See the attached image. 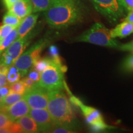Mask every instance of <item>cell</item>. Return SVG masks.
<instances>
[{"instance_id":"1","label":"cell","mask_w":133,"mask_h":133,"mask_svg":"<svg viewBox=\"0 0 133 133\" xmlns=\"http://www.w3.org/2000/svg\"><path fill=\"white\" fill-rule=\"evenodd\" d=\"M84 9L79 0H58L44 11L46 22L51 27L61 29L80 21Z\"/></svg>"},{"instance_id":"2","label":"cell","mask_w":133,"mask_h":133,"mask_svg":"<svg viewBox=\"0 0 133 133\" xmlns=\"http://www.w3.org/2000/svg\"><path fill=\"white\" fill-rule=\"evenodd\" d=\"M47 110L55 124L75 130L78 126V120L70 101L62 90L48 91Z\"/></svg>"},{"instance_id":"3","label":"cell","mask_w":133,"mask_h":133,"mask_svg":"<svg viewBox=\"0 0 133 133\" xmlns=\"http://www.w3.org/2000/svg\"><path fill=\"white\" fill-rule=\"evenodd\" d=\"M66 70L60 57L52 58V63L41 73L37 83L48 91L63 90L65 86L64 74Z\"/></svg>"},{"instance_id":"4","label":"cell","mask_w":133,"mask_h":133,"mask_svg":"<svg viewBox=\"0 0 133 133\" xmlns=\"http://www.w3.org/2000/svg\"><path fill=\"white\" fill-rule=\"evenodd\" d=\"M75 41L112 48H116L119 45L118 41L112 37L110 30L101 23L93 24L90 29L75 38Z\"/></svg>"},{"instance_id":"5","label":"cell","mask_w":133,"mask_h":133,"mask_svg":"<svg viewBox=\"0 0 133 133\" xmlns=\"http://www.w3.org/2000/svg\"><path fill=\"white\" fill-rule=\"evenodd\" d=\"M49 43L46 38H42L35 43L29 49L22 54L14 62V65L21 72L22 76H24L29 71L35 61L40 57V54L44 48Z\"/></svg>"},{"instance_id":"6","label":"cell","mask_w":133,"mask_h":133,"mask_svg":"<svg viewBox=\"0 0 133 133\" xmlns=\"http://www.w3.org/2000/svg\"><path fill=\"white\" fill-rule=\"evenodd\" d=\"M95 9L110 22L124 16L127 10L123 0H91Z\"/></svg>"},{"instance_id":"7","label":"cell","mask_w":133,"mask_h":133,"mask_svg":"<svg viewBox=\"0 0 133 133\" xmlns=\"http://www.w3.org/2000/svg\"><path fill=\"white\" fill-rule=\"evenodd\" d=\"M70 101L80 109L86 122L93 131H101L109 128V126L105 123L102 115L97 109L84 104L78 98L74 96L71 95L70 97Z\"/></svg>"},{"instance_id":"8","label":"cell","mask_w":133,"mask_h":133,"mask_svg":"<svg viewBox=\"0 0 133 133\" xmlns=\"http://www.w3.org/2000/svg\"><path fill=\"white\" fill-rule=\"evenodd\" d=\"M23 98L31 109H46L48 103V91L36 82L26 89Z\"/></svg>"},{"instance_id":"9","label":"cell","mask_w":133,"mask_h":133,"mask_svg":"<svg viewBox=\"0 0 133 133\" xmlns=\"http://www.w3.org/2000/svg\"><path fill=\"white\" fill-rule=\"evenodd\" d=\"M29 115L37 124L39 132H49L55 123L46 109H31Z\"/></svg>"},{"instance_id":"10","label":"cell","mask_w":133,"mask_h":133,"mask_svg":"<svg viewBox=\"0 0 133 133\" xmlns=\"http://www.w3.org/2000/svg\"><path fill=\"white\" fill-rule=\"evenodd\" d=\"M0 109L6 113L10 120L12 122H16L22 116L29 114L30 110L29 104L24 98L11 105L1 107Z\"/></svg>"},{"instance_id":"11","label":"cell","mask_w":133,"mask_h":133,"mask_svg":"<svg viewBox=\"0 0 133 133\" xmlns=\"http://www.w3.org/2000/svg\"><path fill=\"white\" fill-rule=\"evenodd\" d=\"M29 34L24 38H17L12 44L4 51L12 58L14 62L19 56L24 52L25 49L29 43Z\"/></svg>"},{"instance_id":"12","label":"cell","mask_w":133,"mask_h":133,"mask_svg":"<svg viewBox=\"0 0 133 133\" xmlns=\"http://www.w3.org/2000/svg\"><path fill=\"white\" fill-rule=\"evenodd\" d=\"M20 19H24L33 12V6L30 0H18L9 10Z\"/></svg>"},{"instance_id":"13","label":"cell","mask_w":133,"mask_h":133,"mask_svg":"<svg viewBox=\"0 0 133 133\" xmlns=\"http://www.w3.org/2000/svg\"><path fill=\"white\" fill-rule=\"evenodd\" d=\"M38 18V14H30L24 18L17 27L18 38H24L29 34L35 25Z\"/></svg>"},{"instance_id":"14","label":"cell","mask_w":133,"mask_h":133,"mask_svg":"<svg viewBox=\"0 0 133 133\" xmlns=\"http://www.w3.org/2000/svg\"><path fill=\"white\" fill-rule=\"evenodd\" d=\"M133 33V24L123 21L117 25L114 29L110 30V34L112 38H125Z\"/></svg>"},{"instance_id":"15","label":"cell","mask_w":133,"mask_h":133,"mask_svg":"<svg viewBox=\"0 0 133 133\" xmlns=\"http://www.w3.org/2000/svg\"><path fill=\"white\" fill-rule=\"evenodd\" d=\"M16 122L21 126L23 132L34 133L39 132L36 122L29 115H26L18 119Z\"/></svg>"},{"instance_id":"16","label":"cell","mask_w":133,"mask_h":133,"mask_svg":"<svg viewBox=\"0 0 133 133\" xmlns=\"http://www.w3.org/2000/svg\"><path fill=\"white\" fill-rule=\"evenodd\" d=\"M58 0H30L33 6V12H42L49 9Z\"/></svg>"},{"instance_id":"17","label":"cell","mask_w":133,"mask_h":133,"mask_svg":"<svg viewBox=\"0 0 133 133\" xmlns=\"http://www.w3.org/2000/svg\"><path fill=\"white\" fill-rule=\"evenodd\" d=\"M52 63V58L51 57H38L32 65V69L35 70L38 72L41 73L49 66Z\"/></svg>"},{"instance_id":"18","label":"cell","mask_w":133,"mask_h":133,"mask_svg":"<svg viewBox=\"0 0 133 133\" xmlns=\"http://www.w3.org/2000/svg\"><path fill=\"white\" fill-rule=\"evenodd\" d=\"M17 38L18 31L17 27H16L14 29H13L12 31L9 33V35L6 36L3 40L2 43L0 45V56Z\"/></svg>"},{"instance_id":"19","label":"cell","mask_w":133,"mask_h":133,"mask_svg":"<svg viewBox=\"0 0 133 133\" xmlns=\"http://www.w3.org/2000/svg\"><path fill=\"white\" fill-rule=\"evenodd\" d=\"M23 96H24V95L21 94L9 92V94L3 97L0 108L7 107V106H9L11 105L14 104L17 101H20L21 99H22Z\"/></svg>"},{"instance_id":"20","label":"cell","mask_w":133,"mask_h":133,"mask_svg":"<svg viewBox=\"0 0 133 133\" xmlns=\"http://www.w3.org/2000/svg\"><path fill=\"white\" fill-rule=\"evenodd\" d=\"M23 19H20L17 16H15L12 12L8 11L4 14L3 19V24H8L12 25L14 27H18Z\"/></svg>"},{"instance_id":"21","label":"cell","mask_w":133,"mask_h":133,"mask_svg":"<svg viewBox=\"0 0 133 133\" xmlns=\"http://www.w3.org/2000/svg\"><path fill=\"white\" fill-rule=\"evenodd\" d=\"M22 75L20 71L14 65L10 66L7 74V80L9 84H11L21 79Z\"/></svg>"},{"instance_id":"22","label":"cell","mask_w":133,"mask_h":133,"mask_svg":"<svg viewBox=\"0 0 133 133\" xmlns=\"http://www.w3.org/2000/svg\"><path fill=\"white\" fill-rule=\"evenodd\" d=\"M26 90V88L22 80L9 84V92L17 93L24 95Z\"/></svg>"},{"instance_id":"23","label":"cell","mask_w":133,"mask_h":133,"mask_svg":"<svg viewBox=\"0 0 133 133\" xmlns=\"http://www.w3.org/2000/svg\"><path fill=\"white\" fill-rule=\"evenodd\" d=\"M23 132L21 126L17 122H12L8 125L0 128V133H19Z\"/></svg>"},{"instance_id":"24","label":"cell","mask_w":133,"mask_h":133,"mask_svg":"<svg viewBox=\"0 0 133 133\" xmlns=\"http://www.w3.org/2000/svg\"><path fill=\"white\" fill-rule=\"evenodd\" d=\"M121 69L126 73H133V54L132 53L122 62Z\"/></svg>"},{"instance_id":"25","label":"cell","mask_w":133,"mask_h":133,"mask_svg":"<svg viewBox=\"0 0 133 133\" xmlns=\"http://www.w3.org/2000/svg\"><path fill=\"white\" fill-rule=\"evenodd\" d=\"M49 132H54V133H73L75 132V131L74 129L69 128L59 124H54V125L51 128Z\"/></svg>"},{"instance_id":"26","label":"cell","mask_w":133,"mask_h":133,"mask_svg":"<svg viewBox=\"0 0 133 133\" xmlns=\"http://www.w3.org/2000/svg\"><path fill=\"white\" fill-rule=\"evenodd\" d=\"M14 29L15 27L14 26L8 24H3L2 25H0V38L3 40Z\"/></svg>"},{"instance_id":"27","label":"cell","mask_w":133,"mask_h":133,"mask_svg":"<svg viewBox=\"0 0 133 133\" xmlns=\"http://www.w3.org/2000/svg\"><path fill=\"white\" fill-rule=\"evenodd\" d=\"M12 121L10 120L6 113L3 112L1 109H0V128H2L11 123Z\"/></svg>"},{"instance_id":"28","label":"cell","mask_w":133,"mask_h":133,"mask_svg":"<svg viewBox=\"0 0 133 133\" xmlns=\"http://www.w3.org/2000/svg\"><path fill=\"white\" fill-rule=\"evenodd\" d=\"M118 49L123 51H128L133 54V40L126 44H120L118 46Z\"/></svg>"},{"instance_id":"29","label":"cell","mask_w":133,"mask_h":133,"mask_svg":"<svg viewBox=\"0 0 133 133\" xmlns=\"http://www.w3.org/2000/svg\"><path fill=\"white\" fill-rule=\"evenodd\" d=\"M40 76H41V73L36 71L35 70L31 69V70L30 71L28 77H29L30 78L33 79V80L36 81V82H38V81L39 80V79H40Z\"/></svg>"},{"instance_id":"30","label":"cell","mask_w":133,"mask_h":133,"mask_svg":"<svg viewBox=\"0 0 133 133\" xmlns=\"http://www.w3.org/2000/svg\"><path fill=\"white\" fill-rule=\"evenodd\" d=\"M22 81L23 83L24 84L25 86L26 89H29V88H31L35 83H36V81H35L33 79L30 78L29 77H25L22 79Z\"/></svg>"},{"instance_id":"31","label":"cell","mask_w":133,"mask_h":133,"mask_svg":"<svg viewBox=\"0 0 133 133\" xmlns=\"http://www.w3.org/2000/svg\"><path fill=\"white\" fill-rule=\"evenodd\" d=\"M50 56L51 58H57L59 57V54H58L57 48L54 46H51L49 48Z\"/></svg>"},{"instance_id":"32","label":"cell","mask_w":133,"mask_h":133,"mask_svg":"<svg viewBox=\"0 0 133 133\" xmlns=\"http://www.w3.org/2000/svg\"><path fill=\"white\" fill-rule=\"evenodd\" d=\"M9 84L7 80V75L0 71V87Z\"/></svg>"},{"instance_id":"33","label":"cell","mask_w":133,"mask_h":133,"mask_svg":"<svg viewBox=\"0 0 133 133\" xmlns=\"http://www.w3.org/2000/svg\"><path fill=\"white\" fill-rule=\"evenodd\" d=\"M17 1L18 0H3V2L6 9L9 10Z\"/></svg>"},{"instance_id":"34","label":"cell","mask_w":133,"mask_h":133,"mask_svg":"<svg viewBox=\"0 0 133 133\" xmlns=\"http://www.w3.org/2000/svg\"><path fill=\"white\" fill-rule=\"evenodd\" d=\"M127 11H130L133 9V0H123Z\"/></svg>"},{"instance_id":"35","label":"cell","mask_w":133,"mask_h":133,"mask_svg":"<svg viewBox=\"0 0 133 133\" xmlns=\"http://www.w3.org/2000/svg\"><path fill=\"white\" fill-rule=\"evenodd\" d=\"M123 21L128 22H131L133 24V9L129 11V13Z\"/></svg>"},{"instance_id":"36","label":"cell","mask_w":133,"mask_h":133,"mask_svg":"<svg viewBox=\"0 0 133 133\" xmlns=\"http://www.w3.org/2000/svg\"><path fill=\"white\" fill-rule=\"evenodd\" d=\"M3 97L1 96V94H0V107H1V101H2Z\"/></svg>"},{"instance_id":"37","label":"cell","mask_w":133,"mask_h":133,"mask_svg":"<svg viewBox=\"0 0 133 133\" xmlns=\"http://www.w3.org/2000/svg\"><path fill=\"white\" fill-rule=\"evenodd\" d=\"M2 41H3V39H1V38H0V45H1V43H2Z\"/></svg>"}]
</instances>
